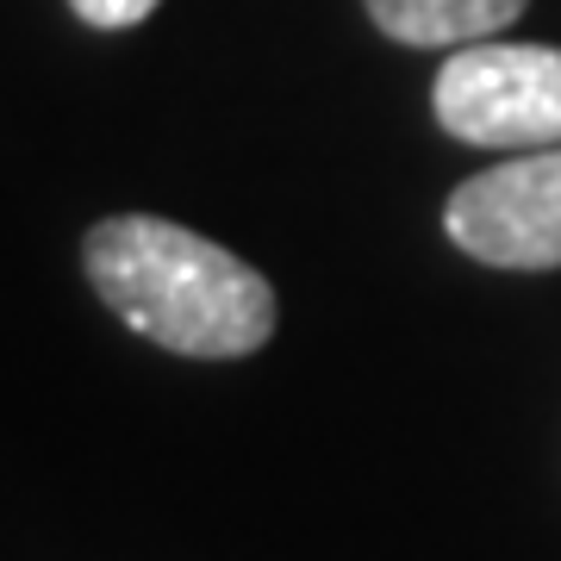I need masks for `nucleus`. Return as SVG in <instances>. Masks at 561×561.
Wrapping results in <instances>:
<instances>
[{
    "instance_id": "f257e3e1",
    "label": "nucleus",
    "mask_w": 561,
    "mask_h": 561,
    "mask_svg": "<svg viewBox=\"0 0 561 561\" xmlns=\"http://www.w3.org/2000/svg\"><path fill=\"white\" fill-rule=\"evenodd\" d=\"M81 262L94 294L175 356L231 362L275 337V287L187 225L125 213L88 231Z\"/></svg>"
},
{
    "instance_id": "f03ea898",
    "label": "nucleus",
    "mask_w": 561,
    "mask_h": 561,
    "mask_svg": "<svg viewBox=\"0 0 561 561\" xmlns=\"http://www.w3.org/2000/svg\"><path fill=\"white\" fill-rule=\"evenodd\" d=\"M431 106L449 138L481 150H556L561 144V50L549 44H461L437 69Z\"/></svg>"
},
{
    "instance_id": "7ed1b4c3",
    "label": "nucleus",
    "mask_w": 561,
    "mask_h": 561,
    "mask_svg": "<svg viewBox=\"0 0 561 561\" xmlns=\"http://www.w3.org/2000/svg\"><path fill=\"white\" fill-rule=\"evenodd\" d=\"M443 231L486 268H561V144L461 181Z\"/></svg>"
},
{
    "instance_id": "20e7f679",
    "label": "nucleus",
    "mask_w": 561,
    "mask_h": 561,
    "mask_svg": "<svg viewBox=\"0 0 561 561\" xmlns=\"http://www.w3.org/2000/svg\"><path fill=\"white\" fill-rule=\"evenodd\" d=\"M524 13V0H368V20L393 44H481Z\"/></svg>"
},
{
    "instance_id": "39448f33",
    "label": "nucleus",
    "mask_w": 561,
    "mask_h": 561,
    "mask_svg": "<svg viewBox=\"0 0 561 561\" xmlns=\"http://www.w3.org/2000/svg\"><path fill=\"white\" fill-rule=\"evenodd\" d=\"M88 25H101V32H125V25H138V20H150L162 0H69Z\"/></svg>"
}]
</instances>
